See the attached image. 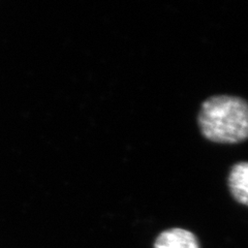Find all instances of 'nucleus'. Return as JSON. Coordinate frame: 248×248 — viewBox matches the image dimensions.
Wrapping results in <instances>:
<instances>
[{"mask_svg":"<svg viewBox=\"0 0 248 248\" xmlns=\"http://www.w3.org/2000/svg\"><path fill=\"white\" fill-rule=\"evenodd\" d=\"M202 135L217 144H238L248 139V102L235 95H213L201 105Z\"/></svg>","mask_w":248,"mask_h":248,"instance_id":"obj_1","label":"nucleus"},{"mask_svg":"<svg viewBox=\"0 0 248 248\" xmlns=\"http://www.w3.org/2000/svg\"><path fill=\"white\" fill-rule=\"evenodd\" d=\"M153 248H201L199 239L192 232L181 229H169L155 239Z\"/></svg>","mask_w":248,"mask_h":248,"instance_id":"obj_2","label":"nucleus"},{"mask_svg":"<svg viewBox=\"0 0 248 248\" xmlns=\"http://www.w3.org/2000/svg\"><path fill=\"white\" fill-rule=\"evenodd\" d=\"M228 185L232 198L248 207V161H239L232 167Z\"/></svg>","mask_w":248,"mask_h":248,"instance_id":"obj_3","label":"nucleus"}]
</instances>
